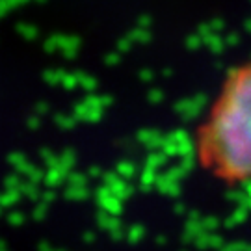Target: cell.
<instances>
[{
    "label": "cell",
    "instance_id": "obj_1",
    "mask_svg": "<svg viewBox=\"0 0 251 251\" xmlns=\"http://www.w3.org/2000/svg\"><path fill=\"white\" fill-rule=\"evenodd\" d=\"M194 156L210 179L251 186V58L225 73L194 130Z\"/></svg>",
    "mask_w": 251,
    "mask_h": 251
}]
</instances>
